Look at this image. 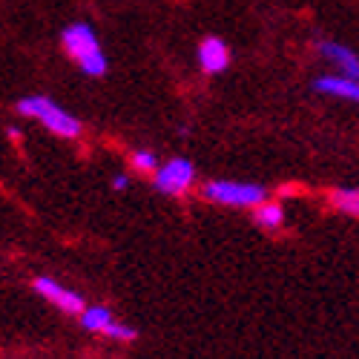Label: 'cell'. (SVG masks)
Returning <instances> with one entry per match:
<instances>
[{
	"mask_svg": "<svg viewBox=\"0 0 359 359\" xmlns=\"http://www.w3.org/2000/svg\"><path fill=\"white\" fill-rule=\"evenodd\" d=\"M15 112L20 118L41 124L43 130H49L52 135L64 138V141H75L83 133V124L78 121V115H72L69 109H64L61 104H55L46 95H23L15 104Z\"/></svg>",
	"mask_w": 359,
	"mask_h": 359,
	"instance_id": "6da1fadb",
	"label": "cell"
},
{
	"mask_svg": "<svg viewBox=\"0 0 359 359\" xmlns=\"http://www.w3.org/2000/svg\"><path fill=\"white\" fill-rule=\"evenodd\" d=\"M61 46L86 78H101L109 69L107 52H104L98 35H95V29L89 23H83V20H75V23H69L64 29L61 32Z\"/></svg>",
	"mask_w": 359,
	"mask_h": 359,
	"instance_id": "7a4b0ae2",
	"label": "cell"
},
{
	"mask_svg": "<svg viewBox=\"0 0 359 359\" xmlns=\"http://www.w3.org/2000/svg\"><path fill=\"white\" fill-rule=\"evenodd\" d=\"M201 198L216 207H230V210H256L267 201V190L256 182H236V178H213L201 184Z\"/></svg>",
	"mask_w": 359,
	"mask_h": 359,
	"instance_id": "3957f363",
	"label": "cell"
},
{
	"mask_svg": "<svg viewBox=\"0 0 359 359\" xmlns=\"http://www.w3.org/2000/svg\"><path fill=\"white\" fill-rule=\"evenodd\" d=\"M153 187L164 196H187L196 187V167L187 158H167L153 175Z\"/></svg>",
	"mask_w": 359,
	"mask_h": 359,
	"instance_id": "277c9868",
	"label": "cell"
},
{
	"mask_svg": "<svg viewBox=\"0 0 359 359\" xmlns=\"http://www.w3.org/2000/svg\"><path fill=\"white\" fill-rule=\"evenodd\" d=\"M78 319H81V325L86 327V331L101 334V337H109V339H118V342H133V339L138 337L135 327L118 322V319L112 316V311L104 308V305H89Z\"/></svg>",
	"mask_w": 359,
	"mask_h": 359,
	"instance_id": "5b68a950",
	"label": "cell"
},
{
	"mask_svg": "<svg viewBox=\"0 0 359 359\" xmlns=\"http://www.w3.org/2000/svg\"><path fill=\"white\" fill-rule=\"evenodd\" d=\"M32 287H35V293H38L41 299H46L49 305H55L57 311H64V313H69V316H81V313L89 308L86 299H83L78 290L61 285V282L52 279V276H38Z\"/></svg>",
	"mask_w": 359,
	"mask_h": 359,
	"instance_id": "8992f818",
	"label": "cell"
},
{
	"mask_svg": "<svg viewBox=\"0 0 359 359\" xmlns=\"http://www.w3.org/2000/svg\"><path fill=\"white\" fill-rule=\"evenodd\" d=\"M313 49H316V55H319L322 61L331 67L334 72L359 78V55H356L351 46H345V43H339V41H327V38H322V41L313 43Z\"/></svg>",
	"mask_w": 359,
	"mask_h": 359,
	"instance_id": "52a82bcc",
	"label": "cell"
},
{
	"mask_svg": "<svg viewBox=\"0 0 359 359\" xmlns=\"http://www.w3.org/2000/svg\"><path fill=\"white\" fill-rule=\"evenodd\" d=\"M196 61L204 75H222L230 69V46L216 35H207L196 49Z\"/></svg>",
	"mask_w": 359,
	"mask_h": 359,
	"instance_id": "ba28073f",
	"label": "cell"
},
{
	"mask_svg": "<svg viewBox=\"0 0 359 359\" xmlns=\"http://www.w3.org/2000/svg\"><path fill=\"white\" fill-rule=\"evenodd\" d=\"M313 89L319 95H327V98H339V101H351L359 107V78H351V75H339V72H327V75H319L313 81Z\"/></svg>",
	"mask_w": 359,
	"mask_h": 359,
	"instance_id": "9c48e42d",
	"label": "cell"
},
{
	"mask_svg": "<svg viewBox=\"0 0 359 359\" xmlns=\"http://www.w3.org/2000/svg\"><path fill=\"white\" fill-rule=\"evenodd\" d=\"M253 222L262 230H267V233H279L285 227V207H282V201L267 198L264 204H259L253 210Z\"/></svg>",
	"mask_w": 359,
	"mask_h": 359,
	"instance_id": "30bf717a",
	"label": "cell"
},
{
	"mask_svg": "<svg viewBox=\"0 0 359 359\" xmlns=\"http://www.w3.org/2000/svg\"><path fill=\"white\" fill-rule=\"evenodd\" d=\"M327 204L345 216H359V187H334L327 193Z\"/></svg>",
	"mask_w": 359,
	"mask_h": 359,
	"instance_id": "8fae6325",
	"label": "cell"
},
{
	"mask_svg": "<svg viewBox=\"0 0 359 359\" xmlns=\"http://www.w3.org/2000/svg\"><path fill=\"white\" fill-rule=\"evenodd\" d=\"M130 164H133L135 172L149 175V178H153L156 170L161 167V161H158V156L153 153V149H133V153H130Z\"/></svg>",
	"mask_w": 359,
	"mask_h": 359,
	"instance_id": "7c38bea8",
	"label": "cell"
},
{
	"mask_svg": "<svg viewBox=\"0 0 359 359\" xmlns=\"http://www.w3.org/2000/svg\"><path fill=\"white\" fill-rule=\"evenodd\" d=\"M127 184H130V175H124V172L112 175V187H115V190H127Z\"/></svg>",
	"mask_w": 359,
	"mask_h": 359,
	"instance_id": "4fadbf2b",
	"label": "cell"
},
{
	"mask_svg": "<svg viewBox=\"0 0 359 359\" xmlns=\"http://www.w3.org/2000/svg\"><path fill=\"white\" fill-rule=\"evenodd\" d=\"M6 133H9V138H12V141H18V138H20V130H18V127H6Z\"/></svg>",
	"mask_w": 359,
	"mask_h": 359,
	"instance_id": "5bb4252c",
	"label": "cell"
}]
</instances>
